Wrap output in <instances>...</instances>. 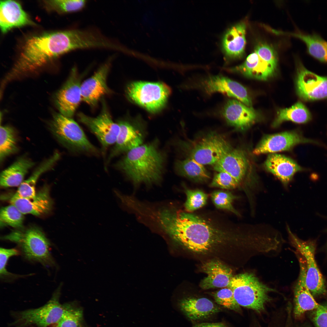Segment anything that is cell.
Returning <instances> with one entry per match:
<instances>
[{"label": "cell", "mask_w": 327, "mask_h": 327, "mask_svg": "<svg viewBox=\"0 0 327 327\" xmlns=\"http://www.w3.org/2000/svg\"><path fill=\"white\" fill-rule=\"evenodd\" d=\"M237 230L208 215L185 211L174 207L165 214L163 233L189 250L203 253L231 240Z\"/></svg>", "instance_id": "cell-1"}, {"label": "cell", "mask_w": 327, "mask_h": 327, "mask_svg": "<svg viewBox=\"0 0 327 327\" xmlns=\"http://www.w3.org/2000/svg\"><path fill=\"white\" fill-rule=\"evenodd\" d=\"M84 35L74 28L45 33L29 38L6 78L8 81L33 71L61 55L74 50L83 49Z\"/></svg>", "instance_id": "cell-2"}, {"label": "cell", "mask_w": 327, "mask_h": 327, "mask_svg": "<svg viewBox=\"0 0 327 327\" xmlns=\"http://www.w3.org/2000/svg\"><path fill=\"white\" fill-rule=\"evenodd\" d=\"M165 156L155 142L141 145L127 152L116 167L135 185L158 183L162 177Z\"/></svg>", "instance_id": "cell-3"}, {"label": "cell", "mask_w": 327, "mask_h": 327, "mask_svg": "<svg viewBox=\"0 0 327 327\" xmlns=\"http://www.w3.org/2000/svg\"><path fill=\"white\" fill-rule=\"evenodd\" d=\"M2 238L16 243L21 254L27 260L39 263L46 267L56 266L50 252V242L38 228L31 227L24 230H16Z\"/></svg>", "instance_id": "cell-4"}, {"label": "cell", "mask_w": 327, "mask_h": 327, "mask_svg": "<svg viewBox=\"0 0 327 327\" xmlns=\"http://www.w3.org/2000/svg\"><path fill=\"white\" fill-rule=\"evenodd\" d=\"M228 287L233 290L239 305L260 313L271 299L269 293L274 290L260 282L252 273L240 274L232 277Z\"/></svg>", "instance_id": "cell-5"}, {"label": "cell", "mask_w": 327, "mask_h": 327, "mask_svg": "<svg viewBox=\"0 0 327 327\" xmlns=\"http://www.w3.org/2000/svg\"><path fill=\"white\" fill-rule=\"evenodd\" d=\"M277 64V56L273 48L267 44L261 43L256 46L253 51L243 63L227 70L248 78L266 81L275 74Z\"/></svg>", "instance_id": "cell-6"}, {"label": "cell", "mask_w": 327, "mask_h": 327, "mask_svg": "<svg viewBox=\"0 0 327 327\" xmlns=\"http://www.w3.org/2000/svg\"><path fill=\"white\" fill-rule=\"evenodd\" d=\"M49 126L54 136L68 149L77 152L97 153V149L88 140L78 123L71 117L55 113L53 114Z\"/></svg>", "instance_id": "cell-7"}, {"label": "cell", "mask_w": 327, "mask_h": 327, "mask_svg": "<svg viewBox=\"0 0 327 327\" xmlns=\"http://www.w3.org/2000/svg\"><path fill=\"white\" fill-rule=\"evenodd\" d=\"M126 91L133 101L148 111L155 113L164 106L171 90L162 82L139 81L129 84Z\"/></svg>", "instance_id": "cell-8"}, {"label": "cell", "mask_w": 327, "mask_h": 327, "mask_svg": "<svg viewBox=\"0 0 327 327\" xmlns=\"http://www.w3.org/2000/svg\"><path fill=\"white\" fill-rule=\"evenodd\" d=\"M232 149L223 136L211 132L193 142L187 152L188 157L203 165H213Z\"/></svg>", "instance_id": "cell-9"}, {"label": "cell", "mask_w": 327, "mask_h": 327, "mask_svg": "<svg viewBox=\"0 0 327 327\" xmlns=\"http://www.w3.org/2000/svg\"><path fill=\"white\" fill-rule=\"evenodd\" d=\"M287 230L293 244L304 258L306 264V282L313 296L327 295L324 279L317 264L315 254L316 248L315 240L304 241L293 234L289 227Z\"/></svg>", "instance_id": "cell-10"}, {"label": "cell", "mask_w": 327, "mask_h": 327, "mask_svg": "<svg viewBox=\"0 0 327 327\" xmlns=\"http://www.w3.org/2000/svg\"><path fill=\"white\" fill-rule=\"evenodd\" d=\"M296 65L295 87L300 98L306 101L327 98V77L320 76L309 71L299 59Z\"/></svg>", "instance_id": "cell-11"}, {"label": "cell", "mask_w": 327, "mask_h": 327, "mask_svg": "<svg viewBox=\"0 0 327 327\" xmlns=\"http://www.w3.org/2000/svg\"><path fill=\"white\" fill-rule=\"evenodd\" d=\"M101 111L97 116L92 117L82 113L78 114L79 121L86 126L95 135L104 147L115 143L120 127L113 121L104 100Z\"/></svg>", "instance_id": "cell-12"}, {"label": "cell", "mask_w": 327, "mask_h": 327, "mask_svg": "<svg viewBox=\"0 0 327 327\" xmlns=\"http://www.w3.org/2000/svg\"><path fill=\"white\" fill-rule=\"evenodd\" d=\"M60 287V286L57 289L51 300L44 306L20 313L18 321L24 325H35L38 327H47L57 323L66 308L59 301Z\"/></svg>", "instance_id": "cell-13"}, {"label": "cell", "mask_w": 327, "mask_h": 327, "mask_svg": "<svg viewBox=\"0 0 327 327\" xmlns=\"http://www.w3.org/2000/svg\"><path fill=\"white\" fill-rule=\"evenodd\" d=\"M197 84V87L208 94L222 93L252 107L251 100L246 88L227 77L221 75H210L200 80Z\"/></svg>", "instance_id": "cell-14"}, {"label": "cell", "mask_w": 327, "mask_h": 327, "mask_svg": "<svg viewBox=\"0 0 327 327\" xmlns=\"http://www.w3.org/2000/svg\"><path fill=\"white\" fill-rule=\"evenodd\" d=\"M81 80L77 68L74 67L65 83L56 93V105L63 115L71 117L82 101Z\"/></svg>", "instance_id": "cell-15"}, {"label": "cell", "mask_w": 327, "mask_h": 327, "mask_svg": "<svg viewBox=\"0 0 327 327\" xmlns=\"http://www.w3.org/2000/svg\"><path fill=\"white\" fill-rule=\"evenodd\" d=\"M319 144L315 140L306 138L296 131H285L265 136L253 150V153L258 155L291 150L300 144Z\"/></svg>", "instance_id": "cell-16"}, {"label": "cell", "mask_w": 327, "mask_h": 327, "mask_svg": "<svg viewBox=\"0 0 327 327\" xmlns=\"http://www.w3.org/2000/svg\"><path fill=\"white\" fill-rule=\"evenodd\" d=\"M113 58H109L91 77L81 84L82 101L94 107L104 95L110 93L107 79Z\"/></svg>", "instance_id": "cell-17"}, {"label": "cell", "mask_w": 327, "mask_h": 327, "mask_svg": "<svg viewBox=\"0 0 327 327\" xmlns=\"http://www.w3.org/2000/svg\"><path fill=\"white\" fill-rule=\"evenodd\" d=\"M222 114L228 124L242 130L249 128L259 117L257 112L252 107L236 99L229 100L226 102Z\"/></svg>", "instance_id": "cell-18"}, {"label": "cell", "mask_w": 327, "mask_h": 327, "mask_svg": "<svg viewBox=\"0 0 327 327\" xmlns=\"http://www.w3.org/2000/svg\"><path fill=\"white\" fill-rule=\"evenodd\" d=\"M179 306L187 318L193 322L206 319L222 310L220 306L204 297L185 298L180 301Z\"/></svg>", "instance_id": "cell-19"}, {"label": "cell", "mask_w": 327, "mask_h": 327, "mask_svg": "<svg viewBox=\"0 0 327 327\" xmlns=\"http://www.w3.org/2000/svg\"><path fill=\"white\" fill-rule=\"evenodd\" d=\"M299 262L300 273L294 290L293 313L295 317L297 318L301 316L306 312L314 310L320 305L314 299L307 286L306 264L303 257H300Z\"/></svg>", "instance_id": "cell-20"}, {"label": "cell", "mask_w": 327, "mask_h": 327, "mask_svg": "<svg viewBox=\"0 0 327 327\" xmlns=\"http://www.w3.org/2000/svg\"><path fill=\"white\" fill-rule=\"evenodd\" d=\"M34 24L19 2L11 0L0 1V27L2 33L14 28Z\"/></svg>", "instance_id": "cell-21"}, {"label": "cell", "mask_w": 327, "mask_h": 327, "mask_svg": "<svg viewBox=\"0 0 327 327\" xmlns=\"http://www.w3.org/2000/svg\"><path fill=\"white\" fill-rule=\"evenodd\" d=\"M118 123L120 131L110 159L141 145L145 136L143 130L130 122L121 121Z\"/></svg>", "instance_id": "cell-22"}, {"label": "cell", "mask_w": 327, "mask_h": 327, "mask_svg": "<svg viewBox=\"0 0 327 327\" xmlns=\"http://www.w3.org/2000/svg\"><path fill=\"white\" fill-rule=\"evenodd\" d=\"M201 269L207 275L200 284L203 289L228 287L233 276L231 269L218 260L204 263Z\"/></svg>", "instance_id": "cell-23"}, {"label": "cell", "mask_w": 327, "mask_h": 327, "mask_svg": "<svg viewBox=\"0 0 327 327\" xmlns=\"http://www.w3.org/2000/svg\"><path fill=\"white\" fill-rule=\"evenodd\" d=\"M213 166L215 171L226 173L240 183L247 173L249 164L243 152L233 148Z\"/></svg>", "instance_id": "cell-24"}, {"label": "cell", "mask_w": 327, "mask_h": 327, "mask_svg": "<svg viewBox=\"0 0 327 327\" xmlns=\"http://www.w3.org/2000/svg\"><path fill=\"white\" fill-rule=\"evenodd\" d=\"M246 23L242 21L230 27L224 35L222 47L227 59H239L244 55L246 43Z\"/></svg>", "instance_id": "cell-25"}, {"label": "cell", "mask_w": 327, "mask_h": 327, "mask_svg": "<svg viewBox=\"0 0 327 327\" xmlns=\"http://www.w3.org/2000/svg\"><path fill=\"white\" fill-rule=\"evenodd\" d=\"M264 166L285 185L291 181L295 173L305 170L293 159L275 153L268 156Z\"/></svg>", "instance_id": "cell-26"}, {"label": "cell", "mask_w": 327, "mask_h": 327, "mask_svg": "<svg viewBox=\"0 0 327 327\" xmlns=\"http://www.w3.org/2000/svg\"><path fill=\"white\" fill-rule=\"evenodd\" d=\"M11 204L15 206L23 214L40 216L48 213L51 210L52 201L48 187H44L31 199L15 198L12 197Z\"/></svg>", "instance_id": "cell-27"}, {"label": "cell", "mask_w": 327, "mask_h": 327, "mask_svg": "<svg viewBox=\"0 0 327 327\" xmlns=\"http://www.w3.org/2000/svg\"><path fill=\"white\" fill-rule=\"evenodd\" d=\"M35 163L27 156H21L1 173L0 184L4 187L19 186Z\"/></svg>", "instance_id": "cell-28"}, {"label": "cell", "mask_w": 327, "mask_h": 327, "mask_svg": "<svg viewBox=\"0 0 327 327\" xmlns=\"http://www.w3.org/2000/svg\"><path fill=\"white\" fill-rule=\"evenodd\" d=\"M60 157L59 153L56 151L49 158L42 162L30 176L21 183L12 197L26 199L34 197L36 194L35 186L38 179L42 174L53 167Z\"/></svg>", "instance_id": "cell-29"}, {"label": "cell", "mask_w": 327, "mask_h": 327, "mask_svg": "<svg viewBox=\"0 0 327 327\" xmlns=\"http://www.w3.org/2000/svg\"><path fill=\"white\" fill-rule=\"evenodd\" d=\"M278 35H291L303 41L306 46L307 53L313 58L323 63H327V41L315 33H287L275 30Z\"/></svg>", "instance_id": "cell-30"}, {"label": "cell", "mask_w": 327, "mask_h": 327, "mask_svg": "<svg viewBox=\"0 0 327 327\" xmlns=\"http://www.w3.org/2000/svg\"><path fill=\"white\" fill-rule=\"evenodd\" d=\"M174 167L178 174L196 182H206L210 178L204 165L189 157L177 160Z\"/></svg>", "instance_id": "cell-31"}, {"label": "cell", "mask_w": 327, "mask_h": 327, "mask_svg": "<svg viewBox=\"0 0 327 327\" xmlns=\"http://www.w3.org/2000/svg\"><path fill=\"white\" fill-rule=\"evenodd\" d=\"M311 119L309 111L302 103L299 101L289 107L279 109L272 126L276 127L287 121L298 124L306 123Z\"/></svg>", "instance_id": "cell-32"}, {"label": "cell", "mask_w": 327, "mask_h": 327, "mask_svg": "<svg viewBox=\"0 0 327 327\" xmlns=\"http://www.w3.org/2000/svg\"><path fill=\"white\" fill-rule=\"evenodd\" d=\"M16 134L14 129L9 126H1L0 128V160L18 151Z\"/></svg>", "instance_id": "cell-33"}, {"label": "cell", "mask_w": 327, "mask_h": 327, "mask_svg": "<svg viewBox=\"0 0 327 327\" xmlns=\"http://www.w3.org/2000/svg\"><path fill=\"white\" fill-rule=\"evenodd\" d=\"M49 9L61 13H70L79 11L85 7L87 1L84 0H53L44 1Z\"/></svg>", "instance_id": "cell-34"}, {"label": "cell", "mask_w": 327, "mask_h": 327, "mask_svg": "<svg viewBox=\"0 0 327 327\" xmlns=\"http://www.w3.org/2000/svg\"><path fill=\"white\" fill-rule=\"evenodd\" d=\"M23 214L12 204L3 207L0 213L1 226L8 225L14 228L20 227L23 223Z\"/></svg>", "instance_id": "cell-35"}, {"label": "cell", "mask_w": 327, "mask_h": 327, "mask_svg": "<svg viewBox=\"0 0 327 327\" xmlns=\"http://www.w3.org/2000/svg\"><path fill=\"white\" fill-rule=\"evenodd\" d=\"M210 197L213 203L217 208L227 210L236 215H239L233 205V201L237 197L231 192L223 190H215L211 193Z\"/></svg>", "instance_id": "cell-36"}, {"label": "cell", "mask_w": 327, "mask_h": 327, "mask_svg": "<svg viewBox=\"0 0 327 327\" xmlns=\"http://www.w3.org/2000/svg\"><path fill=\"white\" fill-rule=\"evenodd\" d=\"M184 191L187 197L184 204L186 211L193 212L206 204L208 195L203 191L199 189L191 190L185 187Z\"/></svg>", "instance_id": "cell-37"}, {"label": "cell", "mask_w": 327, "mask_h": 327, "mask_svg": "<svg viewBox=\"0 0 327 327\" xmlns=\"http://www.w3.org/2000/svg\"><path fill=\"white\" fill-rule=\"evenodd\" d=\"M213 296L218 305L237 312H241L240 306L236 302L231 288L222 289L214 293Z\"/></svg>", "instance_id": "cell-38"}, {"label": "cell", "mask_w": 327, "mask_h": 327, "mask_svg": "<svg viewBox=\"0 0 327 327\" xmlns=\"http://www.w3.org/2000/svg\"><path fill=\"white\" fill-rule=\"evenodd\" d=\"M83 315L80 309L66 307L56 327H82Z\"/></svg>", "instance_id": "cell-39"}, {"label": "cell", "mask_w": 327, "mask_h": 327, "mask_svg": "<svg viewBox=\"0 0 327 327\" xmlns=\"http://www.w3.org/2000/svg\"><path fill=\"white\" fill-rule=\"evenodd\" d=\"M21 254L19 249L15 248L6 249L1 247L0 249V276L3 280L9 281L20 277V276L8 272L6 268L9 259L11 257L18 256Z\"/></svg>", "instance_id": "cell-40"}, {"label": "cell", "mask_w": 327, "mask_h": 327, "mask_svg": "<svg viewBox=\"0 0 327 327\" xmlns=\"http://www.w3.org/2000/svg\"><path fill=\"white\" fill-rule=\"evenodd\" d=\"M239 183L228 173L219 172L215 174L210 186L226 189H232L236 188Z\"/></svg>", "instance_id": "cell-41"}, {"label": "cell", "mask_w": 327, "mask_h": 327, "mask_svg": "<svg viewBox=\"0 0 327 327\" xmlns=\"http://www.w3.org/2000/svg\"><path fill=\"white\" fill-rule=\"evenodd\" d=\"M311 318L315 327H327V302L313 310Z\"/></svg>", "instance_id": "cell-42"}, {"label": "cell", "mask_w": 327, "mask_h": 327, "mask_svg": "<svg viewBox=\"0 0 327 327\" xmlns=\"http://www.w3.org/2000/svg\"><path fill=\"white\" fill-rule=\"evenodd\" d=\"M192 327H229L223 322L215 323L204 322L197 323L194 325Z\"/></svg>", "instance_id": "cell-43"}, {"label": "cell", "mask_w": 327, "mask_h": 327, "mask_svg": "<svg viewBox=\"0 0 327 327\" xmlns=\"http://www.w3.org/2000/svg\"><path fill=\"white\" fill-rule=\"evenodd\" d=\"M326 249L327 250V243H326Z\"/></svg>", "instance_id": "cell-44"}]
</instances>
